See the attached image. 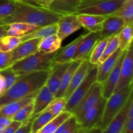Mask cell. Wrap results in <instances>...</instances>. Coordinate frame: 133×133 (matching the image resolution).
I'll return each mask as SVG.
<instances>
[{
    "label": "cell",
    "mask_w": 133,
    "mask_h": 133,
    "mask_svg": "<svg viewBox=\"0 0 133 133\" xmlns=\"http://www.w3.org/2000/svg\"><path fill=\"white\" fill-rule=\"evenodd\" d=\"M126 0H81L76 14H87L108 16L116 11Z\"/></svg>",
    "instance_id": "obj_5"
},
{
    "label": "cell",
    "mask_w": 133,
    "mask_h": 133,
    "mask_svg": "<svg viewBox=\"0 0 133 133\" xmlns=\"http://www.w3.org/2000/svg\"><path fill=\"white\" fill-rule=\"evenodd\" d=\"M57 30H58V25L57 23L43 26V27H39L33 32L21 37V40L22 42L32 38H45L51 35H57Z\"/></svg>",
    "instance_id": "obj_26"
},
{
    "label": "cell",
    "mask_w": 133,
    "mask_h": 133,
    "mask_svg": "<svg viewBox=\"0 0 133 133\" xmlns=\"http://www.w3.org/2000/svg\"><path fill=\"white\" fill-rule=\"evenodd\" d=\"M74 117V116L72 115L71 117H70L68 119H66V121H64V122L58 127V128L57 129V131H56L54 133H63L64 132V131L67 129L68 127L70 126V125L71 124V122H72Z\"/></svg>",
    "instance_id": "obj_43"
},
{
    "label": "cell",
    "mask_w": 133,
    "mask_h": 133,
    "mask_svg": "<svg viewBox=\"0 0 133 133\" xmlns=\"http://www.w3.org/2000/svg\"><path fill=\"white\" fill-rule=\"evenodd\" d=\"M23 124L22 122H17V121H12L11 123L5 128L3 133H14L18 128Z\"/></svg>",
    "instance_id": "obj_41"
},
{
    "label": "cell",
    "mask_w": 133,
    "mask_h": 133,
    "mask_svg": "<svg viewBox=\"0 0 133 133\" xmlns=\"http://www.w3.org/2000/svg\"><path fill=\"white\" fill-rule=\"evenodd\" d=\"M70 62L57 63L54 62L51 68L50 72L45 83V85L48 87L54 96H55V94L58 90L64 74L68 68Z\"/></svg>",
    "instance_id": "obj_15"
},
{
    "label": "cell",
    "mask_w": 133,
    "mask_h": 133,
    "mask_svg": "<svg viewBox=\"0 0 133 133\" xmlns=\"http://www.w3.org/2000/svg\"><path fill=\"white\" fill-rule=\"evenodd\" d=\"M133 102L132 92L129 97L125 104L120 111L110 122L107 127L102 131V133H121L127 118L129 109L131 104Z\"/></svg>",
    "instance_id": "obj_17"
},
{
    "label": "cell",
    "mask_w": 133,
    "mask_h": 133,
    "mask_svg": "<svg viewBox=\"0 0 133 133\" xmlns=\"http://www.w3.org/2000/svg\"><path fill=\"white\" fill-rule=\"evenodd\" d=\"M32 110H33V101L19 109L12 117V119L13 121L22 122L23 123H26L29 121H32L31 117H32Z\"/></svg>",
    "instance_id": "obj_33"
},
{
    "label": "cell",
    "mask_w": 133,
    "mask_h": 133,
    "mask_svg": "<svg viewBox=\"0 0 133 133\" xmlns=\"http://www.w3.org/2000/svg\"><path fill=\"white\" fill-rule=\"evenodd\" d=\"M41 38H32L22 42L11 51L12 62L20 61L38 51Z\"/></svg>",
    "instance_id": "obj_14"
},
{
    "label": "cell",
    "mask_w": 133,
    "mask_h": 133,
    "mask_svg": "<svg viewBox=\"0 0 133 133\" xmlns=\"http://www.w3.org/2000/svg\"><path fill=\"white\" fill-rule=\"evenodd\" d=\"M57 23L58 25L57 35L62 41L82 27L75 14L61 16Z\"/></svg>",
    "instance_id": "obj_11"
},
{
    "label": "cell",
    "mask_w": 133,
    "mask_h": 133,
    "mask_svg": "<svg viewBox=\"0 0 133 133\" xmlns=\"http://www.w3.org/2000/svg\"><path fill=\"white\" fill-rule=\"evenodd\" d=\"M38 1L42 5L43 7L45 8V9H48L51 3L53 1V0H38Z\"/></svg>",
    "instance_id": "obj_48"
},
{
    "label": "cell",
    "mask_w": 133,
    "mask_h": 133,
    "mask_svg": "<svg viewBox=\"0 0 133 133\" xmlns=\"http://www.w3.org/2000/svg\"><path fill=\"white\" fill-rule=\"evenodd\" d=\"M7 25L8 28L5 35L19 38L33 32L39 27L35 25L25 23H12Z\"/></svg>",
    "instance_id": "obj_25"
},
{
    "label": "cell",
    "mask_w": 133,
    "mask_h": 133,
    "mask_svg": "<svg viewBox=\"0 0 133 133\" xmlns=\"http://www.w3.org/2000/svg\"><path fill=\"white\" fill-rule=\"evenodd\" d=\"M5 127H3V126H2L1 125H0V133H3L4 129H5Z\"/></svg>",
    "instance_id": "obj_51"
},
{
    "label": "cell",
    "mask_w": 133,
    "mask_h": 133,
    "mask_svg": "<svg viewBox=\"0 0 133 133\" xmlns=\"http://www.w3.org/2000/svg\"><path fill=\"white\" fill-rule=\"evenodd\" d=\"M54 118L55 116L51 112L44 110L32 120L31 133H37Z\"/></svg>",
    "instance_id": "obj_30"
},
{
    "label": "cell",
    "mask_w": 133,
    "mask_h": 133,
    "mask_svg": "<svg viewBox=\"0 0 133 133\" xmlns=\"http://www.w3.org/2000/svg\"><path fill=\"white\" fill-rule=\"evenodd\" d=\"M127 25L126 22L119 17L108 16L103 22L102 28L99 32V40L109 38L111 36L118 35Z\"/></svg>",
    "instance_id": "obj_13"
},
{
    "label": "cell",
    "mask_w": 133,
    "mask_h": 133,
    "mask_svg": "<svg viewBox=\"0 0 133 133\" xmlns=\"http://www.w3.org/2000/svg\"><path fill=\"white\" fill-rule=\"evenodd\" d=\"M50 70L36 71L22 75L10 88L0 96V107L30 96L45 85Z\"/></svg>",
    "instance_id": "obj_2"
},
{
    "label": "cell",
    "mask_w": 133,
    "mask_h": 133,
    "mask_svg": "<svg viewBox=\"0 0 133 133\" xmlns=\"http://www.w3.org/2000/svg\"><path fill=\"white\" fill-rule=\"evenodd\" d=\"M78 21L82 27L88 29L90 32H100L103 22L106 17L94 14H77Z\"/></svg>",
    "instance_id": "obj_22"
},
{
    "label": "cell",
    "mask_w": 133,
    "mask_h": 133,
    "mask_svg": "<svg viewBox=\"0 0 133 133\" xmlns=\"http://www.w3.org/2000/svg\"><path fill=\"white\" fill-rule=\"evenodd\" d=\"M0 74L2 75L5 80V91L10 88L19 77L18 74L11 68L10 66L1 70Z\"/></svg>",
    "instance_id": "obj_37"
},
{
    "label": "cell",
    "mask_w": 133,
    "mask_h": 133,
    "mask_svg": "<svg viewBox=\"0 0 133 133\" xmlns=\"http://www.w3.org/2000/svg\"><path fill=\"white\" fill-rule=\"evenodd\" d=\"M81 0H53L48 9L61 16L76 14L77 9Z\"/></svg>",
    "instance_id": "obj_19"
},
{
    "label": "cell",
    "mask_w": 133,
    "mask_h": 133,
    "mask_svg": "<svg viewBox=\"0 0 133 133\" xmlns=\"http://www.w3.org/2000/svg\"><path fill=\"white\" fill-rule=\"evenodd\" d=\"M83 36L84 35H81L68 45H66L64 48H61L58 53L55 57L54 62L57 63H66L71 62L78 44Z\"/></svg>",
    "instance_id": "obj_23"
},
{
    "label": "cell",
    "mask_w": 133,
    "mask_h": 133,
    "mask_svg": "<svg viewBox=\"0 0 133 133\" xmlns=\"http://www.w3.org/2000/svg\"><path fill=\"white\" fill-rule=\"evenodd\" d=\"M83 133H102V130L99 127H95Z\"/></svg>",
    "instance_id": "obj_50"
},
{
    "label": "cell",
    "mask_w": 133,
    "mask_h": 133,
    "mask_svg": "<svg viewBox=\"0 0 133 133\" xmlns=\"http://www.w3.org/2000/svg\"><path fill=\"white\" fill-rule=\"evenodd\" d=\"M101 97H102V86L101 83L96 81L92 84L87 95L71 112L78 123L81 120L87 112L96 105Z\"/></svg>",
    "instance_id": "obj_7"
},
{
    "label": "cell",
    "mask_w": 133,
    "mask_h": 133,
    "mask_svg": "<svg viewBox=\"0 0 133 133\" xmlns=\"http://www.w3.org/2000/svg\"><path fill=\"white\" fill-rule=\"evenodd\" d=\"M132 83L120 90L118 92L113 93L107 99L102 118L97 127L104 130L113 118L118 114L123 108L129 97L132 92Z\"/></svg>",
    "instance_id": "obj_4"
},
{
    "label": "cell",
    "mask_w": 133,
    "mask_h": 133,
    "mask_svg": "<svg viewBox=\"0 0 133 133\" xmlns=\"http://www.w3.org/2000/svg\"><path fill=\"white\" fill-rule=\"evenodd\" d=\"M5 92V83L3 77L0 74V96Z\"/></svg>",
    "instance_id": "obj_47"
},
{
    "label": "cell",
    "mask_w": 133,
    "mask_h": 133,
    "mask_svg": "<svg viewBox=\"0 0 133 133\" xmlns=\"http://www.w3.org/2000/svg\"><path fill=\"white\" fill-rule=\"evenodd\" d=\"M121 133H133V118L127 116Z\"/></svg>",
    "instance_id": "obj_42"
},
{
    "label": "cell",
    "mask_w": 133,
    "mask_h": 133,
    "mask_svg": "<svg viewBox=\"0 0 133 133\" xmlns=\"http://www.w3.org/2000/svg\"><path fill=\"white\" fill-rule=\"evenodd\" d=\"M81 61V60H75V61H73L70 62L68 68L64 74L63 77L62 78V80H61V84H60L58 89L57 90V93L55 94V97H62L65 90L67 88L68 86L70 84V81L71 80V78H72L74 73H75V71H76L77 68L80 65Z\"/></svg>",
    "instance_id": "obj_24"
},
{
    "label": "cell",
    "mask_w": 133,
    "mask_h": 133,
    "mask_svg": "<svg viewBox=\"0 0 133 133\" xmlns=\"http://www.w3.org/2000/svg\"><path fill=\"white\" fill-rule=\"evenodd\" d=\"M13 62L11 59V51L3 52L0 51V71L11 66Z\"/></svg>",
    "instance_id": "obj_39"
},
{
    "label": "cell",
    "mask_w": 133,
    "mask_h": 133,
    "mask_svg": "<svg viewBox=\"0 0 133 133\" xmlns=\"http://www.w3.org/2000/svg\"><path fill=\"white\" fill-rule=\"evenodd\" d=\"M97 70L98 65L92 64L84 79L67 99L64 111L72 112L74 109L77 106L78 104L88 93L92 84L97 81Z\"/></svg>",
    "instance_id": "obj_6"
},
{
    "label": "cell",
    "mask_w": 133,
    "mask_h": 133,
    "mask_svg": "<svg viewBox=\"0 0 133 133\" xmlns=\"http://www.w3.org/2000/svg\"><path fill=\"white\" fill-rule=\"evenodd\" d=\"M66 104V100L64 97H55L54 99L49 103L45 110L51 112L55 117L64 111Z\"/></svg>",
    "instance_id": "obj_36"
},
{
    "label": "cell",
    "mask_w": 133,
    "mask_h": 133,
    "mask_svg": "<svg viewBox=\"0 0 133 133\" xmlns=\"http://www.w3.org/2000/svg\"><path fill=\"white\" fill-rule=\"evenodd\" d=\"M31 124H32V121H29L26 123H23L22 126L18 128L14 133H31Z\"/></svg>",
    "instance_id": "obj_44"
},
{
    "label": "cell",
    "mask_w": 133,
    "mask_h": 133,
    "mask_svg": "<svg viewBox=\"0 0 133 133\" xmlns=\"http://www.w3.org/2000/svg\"><path fill=\"white\" fill-rule=\"evenodd\" d=\"M91 66H92V64L90 62L89 59H84L81 61L80 65L74 73V75L71 78V80L70 81V84L68 86L67 88L62 96V97H64L66 101L71 96L73 92L75 90V88L84 79V77L89 71Z\"/></svg>",
    "instance_id": "obj_18"
},
{
    "label": "cell",
    "mask_w": 133,
    "mask_h": 133,
    "mask_svg": "<svg viewBox=\"0 0 133 133\" xmlns=\"http://www.w3.org/2000/svg\"><path fill=\"white\" fill-rule=\"evenodd\" d=\"M123 51L118 48L113 54L109 56L102 63L98 65L97 81L99 83H103L109 76V74L115 66L118 58L120 57Z\"/></svg>",
    "instance_id": "obj_20"
},
{
    "label": "cell",
    "mask_w": 133,
    "mask_h": 133,
    "mask_svg": "<svg viewBox=\"0 0 133 133\" xmlns=\"http://www.w3.org/2000/svg\"><path fill=\"white\" fill-rule=\"evenodd\" d=\"M127 49L123 50L122 51L120 57H119L114 67L113 68L112 71L109 74L108 77L107 78V79L103 83H101V86H102V96L106 99H107L114 92V88H115L118 79H119L122 64H123V60H124L125 56L126 53H127Z\"/></svg>",
    "instance_id": "obj_12"
},
{
    "label": "cell",
    "mask_w": 133,
    "mask_h": 133,
    "mask_svg": "<svg viewBox=\"0 0 133 133\" xmlns=\"http://www.w3.org/2000/svg\"><path fill=\"white\" fill-rule=\"evenodd\" d=\"M73 114L70 112L63 111L58 116L55 117L53 119L47 123L44 127L41 129L37 133H54L57 131L60 125L64 121L68 119Z\"/></svg>",
    "instance_id": "obj_28"
},
{
    "label": "cell",
    "mask_w": 133,
    "mask_h": 133,
    "mask_svg": "<svg viewBox=\"0 0 133 133\" xmlns=\"http://www.w3.org/2000/svg\"><path fill=\"white\" fill-rule=\"evenodd\" d=\"M14 3L15 10L11 14L0 20V25H7L12 23H25L43 27L57 23L61 16L45 8L35 7L17 1Z\"/></svg>",
    "instance_id": "obj_1"
},
{
    "label": "cell",
    "mask_w": 133,
    "mask_h": 133,
    "mask_svg": "<svg viewBox=\"0 0 133 133\" xmlns=\"http://www.w3.org/2000/svg\"><path fill=\"white\" fill-rule=\"evenodd\" d=\"M12 121V118L5 116L0 115V125H1L3 127H7L11 123Z\"/></svg>",
    "instance_id": "obj_46"
},
{
    "label": "cell",
    "mask_w": 133,
    "mask_h": 133,
    "mask_svg": "<svg viewBox=\"0 0 133 133\" xmlns=\"http://www.w3.org/2000/svg\"><path fill=\"white\" fill-rule=\"evenodd\" d=\"M132 68H133V49L132 44L127 49L125 56L122 68H121L119 77L113 93L118 92L127 86L132 83Z\"/></svg>",
    "instance_id": "obj_10"
},
{
    "label": "cell",
    "mask_w": 133,
    "mask_h": 133,
    "mask_svg": "<svg viewBox=\"0 0 133 133\" xmlns=\"http://www.w3.org/2000/svg\"><path fill=\"white\" fill-rule=\"evenodd\" d=\"M119 48V40H118V35H115V36H111L109 38V41L107 44L106 47L105 48L103 53L100 57L99 60L97 65H99L100 64L102 63L105 59L108 58L109 56L111 55L112 54L114 53L117 49Z\"/></svg>",
    "instance_id": "obj_34"
},
{
    "label": "cell",
    "mask_w": 133,
    "mask_h": 133,
    "mask_svg": "<svg viewBox=\"0 0 133 133\" xmlns=\"http://www.w3.org/2000/svg\"><path fill=\"white\" fill-rule=\"evenodd\" d=\"M63 133H83V132L82 131L80 125L77 122L76 118L74 117L71 124Z\"/></svg>",
    "instance_id": "obj_40"
},
{
    "label": "cell",
    "mask_w": 133,
    "mask_h": 133,
    "mask_svg": "<svg viewBox=\"0 0 133 133\" xmlns=\"http://www.w3.org/2000/svg\"><path fill=\"white\" fill-rule=\"evenodd\" d=\"M15 10V3L12 0H0V20L11 14Z\"/></svg>",
    "instance_id": "obj_38"
},
{
    "label": "cell",
    "mask_w": 133,
    "mask_h": 133,
    "mask_svg": "<svg viewBox=\"0 0 133 133\" xmlns=\"http://www.w3.org/2000/svg\"><path fill=\"white\" fill-rule=\"evenodd\" d=\"M111 15L122 18L127 25L132 26L133 0H126L124 3Z\"/></svg>",
    "instance_id": "obj_29"
},
{
    "label": "cell",
    "mask_w": 133,
    "mask_h": 133,
    "mask_svg": "<svg viewBox=\"0 0 133 133\" xmlns=\"http://www.w3.org/2000/svg\"><path fill=\"white\" fill-rule=\"evenodd\" d=\"M20 43H22L21 38L5 35L0 40V51L3 52H10L14 50Z\"/></svg>",
    "instance_id": "obj_32"
},
{
    "label": "cell",
    "mask_w": 133,
    "mask_h": 133,
    "mask_svg": "<svg viewBox=\"0 0 133 133\" xmlns=\"http://www.w3.org/2000/svg\"><path fill=\"white\" fill-rule=\"evenodd\" d=\"M39 91V90H38ZM38 92L32 94L30 96H27L23 98L19 99L18 100L12 101L9 103L0 107V115L5 116L12 118V117L20 109L25 105L31 103L34 101L35 96L37 94Z\"/></svg>",
    "instance_id": "obj_21"
},
{
    "label": "cell",
    "mask_w": 133,
    "mask_h": 133,
    "mask_svg": "<svg viewBox=\"0 0 133 133\" xmlns=\"http://www.w3.org/2000/svg\"><path fill=\"white\" fill-rule=\"evenodd\" d=\"M109 39V38H105L103 40H99L93 48L89 58V61L92 64H98L99 60L103 53Z\"/></svg>",
    "instance_id": "obj_35"
},
{
    "label": "cell",
    "mask_w": 133,
    "mask_h": 133,
    "mask_svg": "<svg viewBox=\"0 0 133 133\" xmlns=\"http://www.w3.org/2000/svg\"><path fill=\"white\" fill-rule=\"evenodd\" d=\"M99 39V32H89L84 35L78 44L72 61L89 59L92 49Z\"/></svg>",
    "instance_id": "obj_9"
},
{
    "label": "cell",
    "mask_w": 133,
    "mask_h": 133,
    "mask_svg": "<svg viewBox=\"0 0 133 133\" xmlns=\"http://www.w3.org/2000/svg\"><path fill=\"white\" fill-rule=\"evenodd\" d=\"M55 96L46 85H44L38 92L33 101V110H32V119L44 111L51 102L55 99Z\"/></svg>",
    "instance_id": "obj_16"
},
{
    "label": "cell",
    "mask_w": 133,
    "mask_h": 133,
    "mask_svg": "<svg viewBox=\"0 0 133 133\" xmlns=\"http://www.w3.org/2000/svg\"><path fill=\"white\" fill-rule=\"evenodd\" d=\"M8 25H0V40L3 36H5L7 30Z\"/></svg>",
    "instance_id": "obj_49"
},
{
    "label": "cell",
    "mask_w": 133,
    "mask_h": 133,
    "mask_svg": "<svg viewBox=\"0 0 133 133\" xmlns=\"http://www.w3.org/2000/svg\"><path fill=\"white\" fill-rule=\"evenodd\" d=\"M12 1H17V2L21 3L23 4H25V5H31V6H35V7L44 8L42 6V5L39 3V1H38V0H12Z\"/></svg>",
    "instance_id": "obj_45"
},
{
    "label": "cell",
    "mask_w": 133,
    "mask_h": 133,
    "mask_svg": "<svg viewBox=\"0 0 133 133\" xmlns=\"http://www.w3.org/2000/svg\"><path fill=\"white\" fill-rule=\"evenodd\" d=\"M132 26L127 25L125 28L118 34L119 48L123 51L127 49L132 44Z\"/></svg>",
    "instance_id": "obj_31"
},
{
    "label": "cell",
    "mask_w": 133,
    "mask_h": 133,
    "mask_svg": "<svg viewBox=\"0 0 133 133\" xmlns=\"http://www.w3.org/2000/svg\"><path fill=\"white\" fill-rule=\"evenodd\" d=\"M58 51L52 53H44L37 51L26 58L14 62L10 67L19 77L30 73L50 70Z\"/></svg>",
    "instance_id": "obj_3"
},
{
    "label": "cell",
    "mask_w": 133,
    "mask_h": 133,
    "mask_svg": "<svg viewBox=\"0 0 133 133\" xmlns=\"http://www.w3.org/2000/svg\"><path fill=\"white\" fill-rule=\"evenodd\" d=\"M62 41L57 35H53L43 38L39 45L38 51L44 53H52L59 50Z\"/></svg>",
    "instance_id": "obj_27"
},
{
    "label": "cell",
    "mask_w": 133,
    "mask_h": 133,
    "mask_svg": "<svg viewBox=\"0 0 133 133\" xmlns=\"http://www.w3.org/2000/svg\"><path fill=\"white\" fill-rule=\"evenodd\" d=\"M106 102L107 99L102 96L96 105L90 109L84 114L81 120L79 122L83 132L98 125L102 118Z\"/></svg>",
    "instance_id": "obj_8"
}]
</instances>
